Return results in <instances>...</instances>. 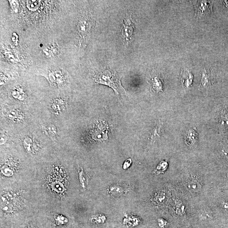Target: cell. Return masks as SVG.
Segmentation results:
<instances>
[{
	"mask_svg": "<svg viewBox=\"0 0 228 228\" xmlns=\"http://www.w3.org/2000/svg\"><path fill=\"white\" fill-rule=\"evenodd\" d=\"M194 4L195 8V15L197 17L201 18L212 11L213 3L211 1H196Z\"/></svg>",
	"mask_w": 228,
	"mask_h": 228,
	"instance_id": "3957f363",
	"label": "cell"
},
{
	"mask_svg": "<svg viewBox=\"0 0 228 228\" xmlns=\"http://www.w3.org/2000/svg\"><path fill=\"white\" fill-rule=\"evenodd\" d=\"M187 134H187V138L186 139L187 144L190 145H191L196 141L197 134H196V132L192 129L188 131Z\"/></svg>",
	"mask_w": 228,
	"mask_h": 228,
	"instance_id": "4fadbf2b",
	"label": "cell"
},
{
	"mask_svg": "<svg viewBox=\"0 0 228 228\" xmlns=\"http://www.w3.org/2000/svg\"><path fill=\"white\" fill-rule=\"evenodd\" d=\"M167 163L165 162L161 163V164L158 165V167L156 168V172L158 173L164 172L167 169Z\"/></svg>",
	"mask_w": 228,
	"mask_h": 228,
	"instance_id": "e0dca14e",
	"label": "cell"
},
{
	"mask_svg": "<svg viewBox=\"0 0 228 228\" xmlns=\"http://www.w3.org/2000/svg\"><path fill=\"white\" fill-rule=\"evenodd\" d=\"M221 154L225 157L228 158V146H225L223 147L221 150Z\"/></svg>",
	"mask_w": 228,
	"mask_h": 228,
	"instance_id": "44dd1931",
	"label": "cell"
},
{
	"mask_svg": "<svg viewBox=\"0 0 228 228\" xmlns=\"http://www.w3.org/2000/svg\"><path fill=\"white\" fill-rule=\"evenodd\" d=\"M42 130L50 138L53 139L57 136V129L56 126L51 123L42 126Z\"/></svg>",
	"mask_w": 228,
	"mask_h": 228,
	"instance_id": "52a82bcc",
	"label": "cell"
},
{
	"mask_svg": "<svg viewBox=\"0 0 228 228\" xmlns=\"http://www.w3.org/2000/svg\"><path fill=\"white\" fill-rule=\"evenodd\" d=\"M212 73L210 71H207L204 68L201 74V83L204 87L210 86L212 83Z\"/></svg>",
	"mask_w": 228,
	"mask_h": 228,
	"instance_id": "9c48e42d",
	"label": "cell"
},
{
	"mask_svg": "<svg viewBox=\"0 0 228 228\" xmlns=\"http://www.w3.org/2000/svg\"><path fill=\"white\" fill-rule=\"evenodd\" d=\"M27 6L29 9L32 10L38 8L39 6L40 1H29L27 2Z\"/></svg>",
	"mask_w": 228,
	"mask_h": 228,
	"instance_id": "2e32d148",
	"label": "cell"
},
{
	"mask_svg": "<svg viewBox=\"0 0 228 228\" xmlns=\"http://www.w3.org/2000/svg\"><path fill=\"white\" fill-rule=\"evenodd\" d=\"M6 138H6L5 135L2 134L1 136V144H3V143H5V141H6Z\"/></svg>",
	"mask_w": 228,
	"mask_h": 228,
	"instance_id": "603a6c76",
	"label": "cell"
},
{
	"mask_svg": "<svg viewBox=\"0 0 228 228\" xmlns=\"http://www.w3.org/2000/svg\"><path fill=\"white\" fill-rule=\"evenodd\" d=\"M84 173L83 172V171L82 169L80 170V181L81 184V186H82L83 188L85 187V184L86 182H85L87 181L85 177Z\"/></svg>",
	"mask_w": 228,
	"mask_h": 228,
	"instance_id": "ac0fdd59",
	"label": "cell"
},
{
	"mask_svg": "<svg viewBox=\"0 0 228 228\" xmlns=\"http://www.w3.org/2000/svg\"><path fill=\"white\" fill-rule=\"evenodd\" d=\"M226 177H227V179H228V173L227 174V175Z\"/></svg>",
	"mask_w": 228,
	"mask_h": 228,
	"instance_id": "d4e9b609",
	"label": "cell"
},
{
	"mask_svg": "<svg viewBox=\"0 0 228 228\" xmlns=\"http://www.w3.org/2000/svg\"><path fill=\"white\" fill-rule=\"evenodd\" d=\"M222 208L225 211L228 212V202H224L222 205Z\"/></svg>",
	"mask_w": 228,
	"mask_h": 228,
	"instance_id": "7402d4cb",
	"label": "cell"
},
{
	"mask_svg": "<svg viewBox=\"0 0 228 228\" xmlns=\"http://www.w3.org/2000/svg\"><path fill=\"white\" fill-rule=\"evenodd\" d=\"M132 160L131 158H128L125 161V163H124L123 165V169H126L131 166L132 164Z\"/></svg>",
	"mask_w": 228,
	"mask_h": 228,
	"instance_id": "ffe728a7",
	"label": "cell"
},
{
	"mask_svg": "<svg viewBox=\"0 0 228 228\" xmlns=\"http://www.w3.org/2000/svg\"><path fill=\"white\" fill-rule=\"evenodd\" d=\"M219 125L222 129L228 128V117L223 116L221 118L219 122Z\"/></svg>",
	"mask_w": 228,
	"mask_h": 228,
	"instance_id": "9a60e30c",
	"label": "cell"
},
{
	"mask_svg": "<svg viewBox=\"0 0 228 228\" xmlns=\"http://www.w3.org/2000/svg\"><path fill=\"white\" fill-rule=\"evenodd\" d=\"M96 83L108 86L116 94H125L126 91L121 83V77L116 71L107 69L98 73L95 76Z\"/></svg>",
	"mask_w": 228,
	"mask_h": 228,
	"instance_id": "6da1fadb",
	"label": "cell"
},
{
	"mask_svg": "<svg viewBox=\"0 0 228 228\" xmlns=\"http://www.w3.org/2000/svg\"><path fill=\"white\" fill-rule=\"evenodd\" d=\"M166 199V194L164 192L161 191L156 194L154 197V201L158 204H161L165 201Z\"/></svg>",
	"mask_w": 228,
	"mask_h": 228,
	"instance_id": "5bb4252c",
	"label": "cell"
},
{
	"mask_svg": "<svg viewBox=\"0 0 228 228\" xmlns=\"http://www.w3.org/2000/svg\"><path fill=\"white\" fill-rule=\"evenodd\" d=\"M186 186L188 189L193 192H199L202 188V186L199 180L194 178L188 179Z\"/></svg>",
	"mask_w": 228,
	"mask_h": 228,
	"instance_id": "5b68a950",
	"label": "cell"
},
{
	"mask_svg": "<svg viewBox=\"0 0 228 228\" xmlns=\"http://www.w3.org/2000/svg\"><path fill=\"white\" fill-rule=\"evenodd\" d=\"M108 128L106 123L103 121L97 122L91 131L92 139L99 141H103L108 139Z\"/></svg>",
	"mask_w": 228,
	"mask_h": 228,
	"instance_id": "7a4b0ae2",
	"label": "cell"
},
{
	"mask_svg": "<svg viewBox=\"0 0 228 228\" xmlns=\"http://www.w3.org/2000/svg\"><path fill=\"white\" fill-rule=\"evenodd\" d=\"M157 221L158 226L161 228H165L168 225L167 221L162 218H159L157 219Z\"/></svg>",
	"mask_w": 228,
	"mask_h": 228,
	"instance_id": "d6986e66",
	"label": "cell"
},
{
	"mask_svg": "<svg viewBox=\"0 0 228 228\" xmlns=\"http://www.w3.org/2000/svg\"><path fill=\"white\" fill-rule=\"evenodd\" d=\"M7 116L9 119L13 121H21L24 120V116L23 113L19 110L13 109L8 112Z\"/></svg>",
	"mask_w": 228,
	"mask_h": 228,
	"instance_id": "8992f818",
	"label": "cell"
},
{
	"mask_svg": "<svg viewBox=\"0 0 228 228\" xmlns=\"http://www.w3.org/2000/svg\"><path fill=\"white\" fill-rule=\"evenodd\" d=\"M125 192L124 188L120 186H114L110 188V193L111 195L113 196H120L123 194Z\"/></svg>",
	"mask_w": 228,
	"mask_h": 228,
	"instance_id": "7c38bea8",
	"label": "cell"
},
{
	"mask_svg": "<svg viewBox=\"0 0 228 228\" xmlns=\"http://www.w3.org/2000/svg\"><path fill=\"white\" fill-rule=\"evenodd\" d=\"M174 210L177 215H183L186 212V206L182 201L179 200H176L174 205Z\"/></svg>",
	"mask_w": 228,
	"mask_h": 228,
	"instance_id": "30bf717a",
	"label": "cell"
},
{
	"mask_svg": "<svg viewBox=\"0 0 228 228\" xmlns=\"http://www.w3.org/2000/svg\"><path fill=\"white\" fill-rule=\"evenodd\" d=\"M223 3H224L225 5L226 6L227 8L228 9V1H223Z\"/></svg>",
	"mask_w": 228,
	"mask_h": 228,
	"instance_id": "cb8c5ba5",
	"label": "cell"
},
{
	"mask_svg": "<svg viewBox=\"0 0 228 228\" xmlns=\"http://www.w3.org/2000/svg\"><path fill=\"white\" fill-rule=\"evenodd\" d=\"M181 76L185 85L186 87L189 86L193 80V75L188 70H184L182 73Z\"/></svg>",
	"mask_w": 228,
	"mask_h": 228,
	"instance_id": "8fae6325",
	"label": "cell"
},
{
	"mask_svg": "<svg viewBox=\"0 0 228 228\" xmlns=\"http://www.w3.org/2000/svg\"><path fill=\"white\" fill-rule=\"evenodd\" d=\"M150 85L152 89L157 92L162 91L163 89V83L159 77L157 76H154L150 79Z\"/></svg>",
	"mask_w": 228,
	"mask_h": 228,
	"instance_id": "ba28073f",
	"label": "cell"
},
{
	"mask_svg": "<svg viewBox=\"0 0 228 228\" xmlns=\"http://www.w3.org/2000/svg\"><path fill=\"white\" fill-rule=\"evenodd\" d=\"M134 31V23L132 21L130 15H127L123 20V26L121 32L123 39L126 42L131 40Z\"/></svg>",
	"mask_w": 228,
	"mask_h": 228,
	"instance_id": "277c9868",
	"label": "cell"
}]
</instances>
